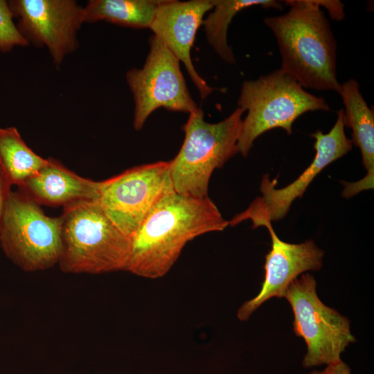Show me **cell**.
<instances>
[{
  "label": "cell",
  "mask_w": 374,
  "mask_h": 374,
  "mask_svg": "<svg viewBox=\"0 0 374 374\" xmlns=\"http://www.w3.org/2000/svg\"><path fill=\"white\" fill-rule=\"evenodd\" d=\"M213 11L203 20L208 44L224 62L234 64L235 58L227 42V30L234 16L253 6L282 10L283 6L275 0H213Z\"/></svg>",
  "instance_id": "obj_17"
},
{
  "label": "cell",
  "mask_w": 374,
  "mask_h": 374,
  "mask_svg": "<svg viewBox=\"0 0 374 374\" xmlns=\"http://www.w3.org/2000/svg\"><path fill=\"white\" fill-rule=\"evenodd\" d=\"M285 14L264 19L279 48L281 69L303 88L338 91L337 42L316 0H288Z\"/></svg>",
  "instance_id": "obj_2"
},
{
  "label": "cell",
  "mask_w": 374,
  "mask_h": 374,
  "mask_svg": "<svg viewBox=\"0 0 374 374\" xmlns=\"http://www.w3.org/2000/svg\"><path fill=\"white\" fill-rule=\"evenodd\" d=\"M17 28L28 42L48 49L57 67L78 47L77 33L84 23V7L74 0L8 1Z\"/></svg>",
  "instance_id": "obj_11"
},
{
  "label": "cell",
  "mask_w": 374,
  "mask_h": 374,
  "mask_svg": "<svg viewBox=\"0 0 374 374\" xmlns=\"http://www.w3.org/2000/svg\"><path fill=\"white\" fill-rule=\"evenodd\" d=\"M267 228L271 248L265 256V277L260 291L244 302L237 312L240 321H247L265 301L273 297H283L287 287L298 276L308 271H317L323 266L324 252L312 240L299 244L281 240L275 233L271 222Z\"/></svg>",
  "instance_id": "obj_12"
},
{
  "label": "cell",
  "mask_w": 374,
  "mask_h": 374,
  "mask_svg": "<svg viewBox=\"0 0 374 374\" xmlns=\"http://www.w3.org/2000/svg\"><path fill=\"white\" fill-rule=\"evenodd\" d=\"M161 0H90L84 7V23L105 21L134 28H149Z\"/></svg>",
  "instance_id": "obj_16"
},
{
  "label": "cell",
  "mask_w": 374,
  "mask_h": 374,
  "mask_svg": "<svg viewBox=\"0 0 374 374\" xmlns=\"http://www.w3.org/2000/svg\"><path fill=\"white\" fill-rule=\"evenodd\" d=\"M149 44L143 66L126 73L134 100L133 126L137 131L157 109L190 114L199 108L189 93L179 59L154 35Z\"/></svg>",
  "instance_id": "obj_8"
},
{
  "label": "cell",
  "mask_w": 374,
  "mask_h": 374,
  "mask_svg": "<svg viewBox=\"0 0 374 374\" xmlns=\"http://www.w3.org/2000/svg\"><path fill=\"white\" fill-rule=\"evenodd\" d=\"M8 1L0 0V51L8 52L14 47L26 46L28 42L13 21Z\"/></svg>",
  "instance_id": "obj_19"
},
{
  "label": "cell",
  "mask_w": 374,
  "mask_h": 374,
  "mask_svg": "<svg viewBox=\"0 0 374 374\" xmlns=\"http://www.w3.org/2000/svg\"><path fill=\"white\" fill-rule=\"evenodd\" d=\"M238 106L247 112L237 144L238 153L244 157L263 133L282 128L291 134L294 122L302 114L330 110L323 98L307 92L292 75L281 69L256 80L244 81Z\"/></svg>",
  "instance_id": "obj_4"
},
{
  "label": "cell",
  "mask_w": 374,
  "mask_h": 374,
  "mask_svg": "<svg viewBox=\"0 0 374 374\" xmlns=\"http://www.w3.org/2000/svg\"><path fill=\"white\" fill-rule=\"evenodd\" d=\"M320 7H324L328 11L332 19L340 21L344 18V4L339 1L316 0Z\"/></svg>",
  "instance_id": "obj_20"
},
{
  "label": "cell",
  "mask_w": 374,
  "mask_h": 374,
  "mask_svg": "<svg viewBox=\"0 0 374 374\" xmlns=\"http://www.w3.org/2000/svg\"><path fill=\"white\" fill-rule=\"evenodd\" d=\"M46 163L47 159L27 145L16 127H0V165L11 186L20 187Z\"/></svg>",
  "instance_id": "obj_18"
},
{
  "label": "cell",
  "mask_w": 374,
  "mask_h": 374,
  "mask_svg": "<svg viewBox=\"0 0 374 374\" xmlns=\"http://www.w3.org/2000/svg\"><path fill=\"white\" fill-rule=\"evenodd\" d=\"M316 287L314 276L307 273L294 280L283 295L294 314L293 330L307 345L303 360L305 368L341 360V354L356 341L348 318L326 305Z\"/></svg>",
  "instance_id": "obj_7"
},
{
  "label": "cell",
  "mask_w": 374,
  "mask_h": 374,
  "mask_svg": "<svg viewBox=\"0 0 374 374\" xmlns=\"http://www.w3.org/2000/svg\"><path fill=\"white\" fill-rule=\"evenodd\" d=\"M172 189L169 161H157L100 181L96 202L109 220L132 239L157 202Z\"/></svg>",
  "instance_id": "obj_9"
},
{
  "label": "cell",
  "mask_w": 374,
  "mask_h": 374,
  "mask_svg": "<svg viewBox=\"0 0 374 374\" xmlns=\"http://www.w3.org/2000/svg\"><path fill=\"white\" fill-rule=\"evenodd\" d=\"M61 219L62 271L98 274L127 271L131 239L105 214L96 200L64 206Z\"/></svg>",
  "instance_id": "obj_3"
},
{
  "label": "cell",
  "mask_w": 374,
  "mask_h": 374,
  "mask_svg": "<svg viewBox=\"0 0 374 374\" xmlns=\"http://www.w3.org/2000/svg\"><path fill=\"white\" fill-rule=\"evenodd\" d=\"M244 110L238 107L223 121H205L198 108L182 127L185 137L176 157L169 161L173 189L194 197H206L214 170L238 153V140Z\"/></svg>",
  "instance_id": "obj_5"
},
{
  "label": "cell",
  "mask_w": 374,
  "mask_h": 374,
  "mask_svg": "<svg viewBox=\"0 0 374 374\" xmlns=\"http://www.w3.org/2000/svg\"><path fill=\"white\" fill-rule=\"evenodd\" d=\"M346 118L344 109L337 112V121L327 134L317 130L311 134L315 139V156L309 166L294 181L282 188H276L275 180L267 175L260 182L261 197H258L243 212L235 215L229 225L235 226L250 220L253 228L262 226L266 222L283 219L293 202L301 197L313 179L330 163L342 157L353 148V143L346 134Z\"/></svg>",
  "instance_id": "obj_10"
},
{
  "label": "cell",
  "mask_w": 374,
  "mask_h": 374,
  "mask_svg": "<svg viewBox=\"0 0 374 374\" xmlns=\"http://www.w3.org/2000/svg\"><path fill=\"white\" fill-rule=\"evenodd\" d=\"M10 184L0 165V218L2 214L5 202L11 191Z\"/></svg>",
  "instance_id": "obj_22"
},
{
  "label": "cell",
  "mask_w": 374,
  "mask_h": 374,
  "mask_svg": "<svg viewBox=\"0 0 374 374\" xmlns=\"http://www.w3.org/2000/svg\"><path fill=\"white\" fill-rule=\"evenodd\" d=\"M213 8V0H161L150 26L154 35L184 64L202 99L206 98L214 89L195 70L190 52L204 16Z\"/></svg>",
  "instance_id": "obj_13"
},
{
  "label": "cell",
  "mask_w": 374,
  "mask_h": 374,
  "mask_svg": "<svg viewBox=\"0 0 374 374\" xmlns=\"http://www.w3.org/2000/svg\"><path fill=\"white\" fill-rule=\"evenodd\" d=\"M0 242L6 256L26 271L47 269L62 251L60 217L46 215L21 191H10L0 218Z\"/></svg>",
  "instance_id": "obj_6"
},
{
  "label": "cell",
  "mask_w": 374,
  "mask_h": 374,
  "mask_svg": "<svg viewBox=\"0 0 374 374\" xmlns=\"http://www.w3.org/2000/svg\"><path fill=\"white\" fill-rule=\"evenodd\" d=\"M337 93L341 96L345 107L346 127L352 129L351 141L359 148L366 170V175L360 181L343 183L345 185L343 196L348 198L362 190L373 188L374 114L364 100L356 80L349 79L340 84Z\"/></svg>",
  "instance_id": "obj_15"
},
{
  "label": "cell",
  "mask_w": 374,
  "mask_h": 374,
  "mask_svg": "<svg viewBox=\"0 0 374 374\" xmlns=\"http://www.w3.org/2000/svg\"><path fill=\"white\" fill-rule=\"evenodd\" d=\"M100 181L82 177L54 159L29 178L19 190L38 204L66 206L82 200H97Z\"/></svg>",
  "instance_id": "obj_14"
},
{
  "label": "cell",
  "mask_w": 374,
  "mask_h": 374,
  "mask_svg": "<svg viewBox=\"0 0 374 374\" xmlns=\"http://www.w3.org/2000/svg\"><path fill=\"white\" fill-rule=\"evenodd\" d=\"M308 374H351L349 366L342 360L328 364L322 371H313Z\"/></svg>",
  "instance_id": "obj_21"
},
{
  "label": "cell",
  "mask_w": 374,
  "mask_h": 374,
  "mask_svg": "<svg viewBox=\"0 0 374 374\" xmlns=\"http://www.w3.org/2000/svg\"><path fill=\"white\" fill-rule=\"evenodd\" d=\"M228 226L209 197H194L172 189L157 202L132 238L127 271L146 278H161L188 242Z\"/></svg>",
  "instance_id": "obj_1"
}]
</instances>
